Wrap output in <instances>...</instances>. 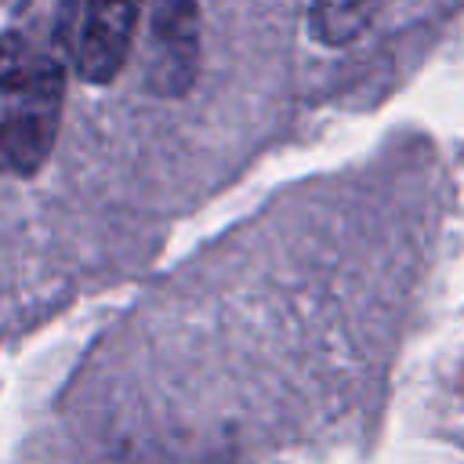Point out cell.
Returning a JSON list of instances; mask_svg holds the SVG:
<instances>
[{
    "mask_svg": "<svg viewBox=\"0 0 464 464\" xmlns=\"http://www.w3.org/2000/svg\"><path fill=\"white\" fill-rule=\"evenodd\" d=\"M377 14V0H312L308 4V33L323 47L355 44Z\"/></svg>",
    "mask_w": 464,
    "mask_h": 464,
    "instance_id": "277c9868",
    "label": "cell"
},
{
    "mask_svg": "<svg viewBox=\"0 0 464 464\" xmlns=\"http://www.w3.org/2000/svg\"><path fill=\"white\" fill-rule=\"evenodd\" d=\"M199 65V7L196 0H152L149 14V87L181 94Z\"/></svg>",
    "mask_w": 464,
    "mask_h": 464,
    "instance_id": "3957f363",
    "label": "cell"
},
{
    "mask_svg": "<svg viewBox=\"0 0 464 464\" xmlns=\"http://www.w3.org/2000/svg\"><path fill=\"white\" fill-rule=\"evenodd\" d=\"M65 65L25 33L0 36V174H36L58 141Z\"/></svg>",
    "mask_w": 464,
    "mask_h": 464,
    "instance_id": "6da1fadb",
    "label": "cell"
},
{
    "mask_svg": "<svg viewBox=\"0 0 464 464\" xmlns=\"http://www.w3.org/2000/svg\"><path fill=\"white\" fill-rule=\"evenodd\" d=\"M11 4H22V0H11Z\"/></svg>",
    "mask_w": 464,
    "mask_h": 464,
    "instance_id": "5b68a950",
    "label": "cell"
},
{
    "mask_svg": "<svg viewBox=\"0 0 464 464\" xmlns=\"http://www.w3.org/2000/svg\"><path fill=\"white\" fill-rule=\"evenodd\" d=\"M149 0H83L72 36V69L83 83L105 87L127 65Z\"/></svg>",
    "mask_w": 464,
    "mask_h": 464,
    "instance_id": "7a4b0ae2",
    "label": "cell"
}]
</instances>
